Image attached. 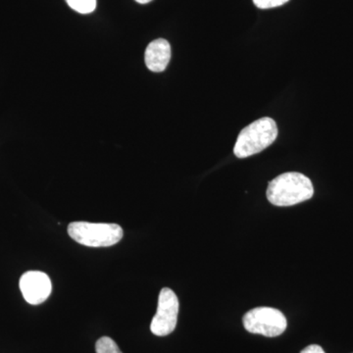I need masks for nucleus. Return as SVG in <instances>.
<instances>
[{"label": "nucleus", "instance_id": "f257e3e1", "mask_svg": "<svg viewBox=\"0 0 353 353\" xmlns=\"http://www.w3.org/2000/svg\"><path fill=\"white\" fill-rule=\"evenodd\" d=\"M266 194L273 205L284 208L308 201L314 194V188L303 174L288 172L269 183Z\"/></svg>", "mask_w": 353, "mask_h": 353}, {"label": "nucleus", "instance_id": "f03ea898", "mask_svg": "<svg viewBox=\"0 0 353 353\" xmlns=\"http://www.w3.org/2000/svg\"><path fill=\"white\" fill-rule=\"evenodd\" d=\"M277 137L278 127L275 121L269 117L261 118L241 130L234 145V155L246 158L257 154L270 146Z\"/></svg>", "mask_w": 353, "mask_h": 353}, {"label": "nucleus", "instance_id": "7ed1b4c3", "mask_svg": "<svg viewBox=\"0 0 353 353\" xmlns=\"http://www.w3.org/2000/svg\"><path fill=\"white\" fill-rule=\"evenodd\" d=\"M69 236L80 245L90 248H108L122 240V228L106 223L73 222L68 226Z\"/></svg>", "mask_w": 353, "mask_h": 353}, {"label": "nucleus", "instance_id": "20e7f679", "mask_svg": "<svg viewBox=\"0 0 353 353\" xmlns=\"http://www.w3.org/2000/svg\"><path fill=\"white\" fill-rule=\"evenodd\" d=\"M243 322L246 331L268 338L281 336L288 326L285 315L272 307L252 309L243 316Z\"/></svg>", "mask_w": 353, "mask_h": 353}, {"label": "nucleus", "instance_id": "39448f33", "mask_svg": "<svg viewBox=\"0 0 353 353\" xmlns=\"http://www.w3.org/2000/svg\"><path fill=\"white\" fill-rule=\"evenodd\" d=\"M179 299L173 290L164 288L158 297L157 314L150 324V331L158 336H168L173 333L178 322Z\"/></svg>", "mask_w": 353, "mask_h": 353}, {"label": "nucleus", "instance_id": "423d86ee", "mask_svg": "<svg viewBox=\"0 0 353 353\" xmlns=\"http://www.w3.org/2000/svg\"><path fill=\"white\" fill-rule=\"evenodd\" d=\"M20 290L28 303L39 305L50 296L52 285L50 277L41 271H29L20 279Z\"/></svg>", "mask_w": 353, "mask_h": 353}, {"label": "nucleus", "instance_id": "0eeeda50", "mask_svg": "<svg viewBox=\"0 0 353 353\" xmlns=\"http://www.w3.org/2000/svg\"><path fill=\"white\" fill-rule=\"evenodd\" d=\"M171 59L170 43L164 39H157L146 48L145 65L150 71L163 72Z\"/></svg>", "mask_w": 353, "mask_h": 353}, {"label": "nucleus", "instance_id": "6e6552de", "mask_svg": "<svg viewBox=\"0 0 353 353\" xmlns=\"http://www.w3.org/2000/svg\"><path fill=\"white\" fill-rule=\"evenodd\" d=\"M66 2L73 10L81 14L94 12L97 7V0H66Z\"/></svg>", "mask_w": 353, "mask_h": 353}, {"label": "nucleus", "instance_id": "1a4fd4ad", "mask_svg": "<svg viewBox=\"0 0 353 353\" xmlns=\"http://www.w3.org/2000/svg\"><path fill=\"white\" fill-rule=\"evenodd\" d=\"M95 352L97 353H123L121 352L117 343L109 338V336H102L95 343Z\"/></svg>", "mask_w": 353, "mask_h": 353}, {"label": "nucleus", "instance_id": "9d476101", "mask_svg": "<svg viewBox=\"0 0 353 353\" xmlns=\"http://www.w3.org/2000/svg\"><path fill=\"white\" fill-rule=\"evenodd\" d=\"M290 0H253V3L260 9H270L284 6Z\"/></svg>", "mask_w": 353, "mask_h": 353}, {"label": "nucleus", "instance_id": "9b49d317", "mask_svg": "<svg viewBox=\"0 0 353 353\" xmlns=\"http://www.w3.org/2000/svg\"><path fill=\"white\" fill-rule=\"evenodd\" d=\"M301 353H326L320 345H311L301 350Z\"/></svg>", "mask_w": 353, "mask_h": 353}, {"label": "nucleus", "instance_id": "f8f14e48", "mask_svg": "<svg viewBox=\"0 0 353 353\" xmlns=\"http://www.w3.org/2000/svg\"><path fill=\"white\" fill-rule=\"evenodd\" d=\"M134 1L138 2L139 4H146L150 3V2L152 1V0H134Z\"/></svg>", "mask_w": 353, "mask_h": 353}]
</instances>
